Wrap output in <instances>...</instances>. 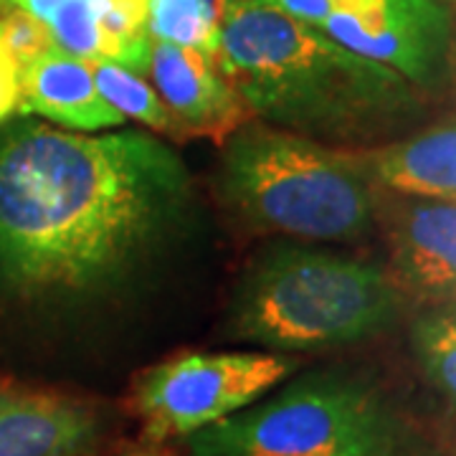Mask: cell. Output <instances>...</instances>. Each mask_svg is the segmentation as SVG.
<instances>
[{
  "mask_svg": "<svg viewBox=\"0 0 456 456\" xmlns=\"http://www.w3.org/2000/svg\"><path fill=\"white\" fill-rule=\"evenodd\" d=\"M175 134L228 137L246 125V104L216 56L167 41H150L147 74Z\"/></svg>",
  "mask_w": 456,
  "mask_h": 456,
  "instance_id": "ba28073f",
  "label": "cell"
},
{
  "mask_svg": "<svg viewBox=\"0 0 456 456\" xmlns=\"http://www.w3.org/2000/svg\"><path fill=\"white\" fill-rule=\"evenodd\" d=\"M188 165L142 130L23 122L0 134V292L89 310L125 294L188 233Z\"/></svg>",
  "mask_w": 456,
  "mask_h": 456,
  "instance_id": "6da1fadb",
  "label": "cell"
},
{
  "mask_svg": "<svg viewBox=\"0 0 456 456\" xmlns=\"http://www.w3.org/2000/svg\"><path fill=\"white\" fill-rule=\"evenodd\" d=\"M358 152L272 125H241L226 137L218 193L246 226L314 244L368 236L378 196Z\"/></svg>",
  "mask_w": 456,
  "mask_h": 456,
  "instance_id": "3957f363",
  "label": "cell"
},
{
  "mask_svg": "<svg viewBox=\"0 0 456 456\" xmlns=\"http://www.w3.org/2000/svg\"><path fill=\"white\" fill-rule=\"evenodd\" d=\"M411 347L424 375L456 403V312H428L411 327Z\"/></svg>",
  "mask_w": 456,
  "mask_h": 456,
  "instance_id": "2e32d148",
  "label": "cell"
},
{
  "mask_svg": "<svg viewBox=\"0 0 456 456\" xmlns=\"http://www.w3.org/2000/svg\"><path fill=\"white\" fill-rule=\"evenodd\" d=\"M401 312L398 281L370 261L274 244L251 261L228 307L239 340L277 353L355 345Z\"/></svg>",
  "mask_w": 456,
  "mask_h": 456,
  "instance_id": "277c9868",
  "label": "cell"
},
{
  "mask_svg": "<svg viewBox=\"0 0 456 456\" xmlns=\"http://www.w3.org/2000/svg\"><path fill=\"white\" fill-rule=\"evenodd\" d=\"M11 11H13L11 0H0V16H5V13H11Z\"/></svg>",
  "mask_w": 456,
  "mask_h": 456,
  "instance_id": "44dd1931",
  "label": "cell"
},
{
  "mask_svg": "<svg viewBox=\"0 0 456 456\" xmlns=\"http://www.w3.org/2000/svg\"><path fill=\"white\" fill-rule=\"evenodd\" d=\"M228 0H147V33L155 41L218 53Z\"/></svg>",
  "mask_w": 456,
  "mask_h": 456,
  "instance_id": "5bb4252c",
  "label": "cell"
},
{
  "mask_svg": "<svg viewBox=\"0 0 456 456\" xmlns=\"http://www.w3.org/2000/svg\"><path fill=\"white\" fill-rule=\"evenodd\" d=\"M320 31L416 89L439 82L452 46V20L441 0H332Z\"/></svg>",
  "mask_w": 456,
  "mask_h": 456,
  "instance_id": "52a82bcc",
  "label": "cell"
},
{
  "mask_svg": "<svg viewBox=\"0 0 456 456\" xmlns=\"http://www.w3.org/2000/svg\"><path fill=\"white\" fill-rule=\"evenodd\" d=\"M46 28L53 46L84 61H112L147 74V0H64Z\"/></svg>",
  "mask_w": 456,
  "mask_h": 456,
  "instance_id": "8fae6325",
  "label": "cell"
},
{
  "mask_svg": "<svg viewBox=\"0 0 456 456\" xmlns=\"http://www.w3.org/2000/svg\"><path fill=\"white\" fill-rule=\"evenodd\" d=\"M127 456H152V454H127Z\"/></svg>",
  "mask_w": 456,
  "mask_h": 456,
  "instance_id": "7402d4cb",
  "label": "cell"
},
{
  "mask_svg": "<svg viewBox=\"0 0 456 456\" xmlns=\"http://www.w3.org/2000/svg\"><path fill=\"white\" fill-rule=\"evenodd\" d=\"M188 454L411 456V434L373 383L325 368L193 434Z\"/></svg>",
  "mask_w": 456,
  "mask_h": 456,
  "instance_id": "5b68a950",
  "label": "cell"
},
{
  "mask_svg": "<svg viewBox=\"0 0 456 456\" xmlns=\"http://www.w3.org/2000/svg\"><path fill=\"white\" fill-rule=\"evenodd\" d=\"M297 370L274 353H188L140 375L134 411L150 441L191 439L256 403Z\"/></svg>",
  "mask_w": 456,
  "mask_h": 456,
  "instance_id": "8992f818",
  "label": "cell"
},
{
  "mask_svg": "<svg viewBox=\"0 0 456 456\" xmlns=\"http://www.w3.org/2000/svg\"><path fill=\"white\" fill-rule=\"evenodd\" d=\"M20 92H23V69L0 38V125L20 112Z\"/></svg>",
  "mask_w": 456,
  "mask_h": 456,
  "instance_id": "ac0fdd59",
  "label": "cell"
},
{
  "mask_svg": "<svg viewBox=\"0 0 456 456\" xmlns=\"http://www.w3.org/2000/svg\"><path fill=\"white\" fill-rule=\"evenodd\" d=\"M216 61L264 125L360 145L416 119V86L261 0H228Z\"/></svg>",
  "mask_w": 456,
  "mask_h": 456,
  "instance_id": "7a4b0ae2",
  "label": "cell"
},
{
  "mask_svg": "<svg viewBox=\"0 0 456 456\" xmlns=\"http://www.w3.org/2000/svg\"><path fill=\"white\" fill-rule=\"evenodd\" d=\"M64 0H11L13 11H20V13H28L36 20H41L44 26L49 23V18L53 16V11L61 5Z\"/></svg>",
  "mask_w": 456,
  "mask_h": 456,
  "instance_id": "ffe728a7",
  "label": "cell"
},
{
  "mask_svg": "<svg viewBox=\"0 0 456 456\" xmlns=\"http://www.w3.org/2000/svg\"><path fill=\"white\" fill-rule=\"evenodd\" d=\"M441 3H456V0H441Z\"/></svg>",
  "mask_w": 456,
  "mask_h": 456,
  "instance_id": "603a6c76",
  "label": "cell"
},
{
  "mask_svg": "<svg viewBox=\"0 0 456 456\" xmlns=\"http://www.w3.org/2000/svg\"><path fill=\"white\" fill-rule=\"evenodd\" d=\"M391 208V254L398 287L428 297H456V203L403 198Z\"/></svg>",
  "mask_w": 456,
  "mask_h": 456,
  "instance_id": "30bf717a",
  "label": "cell"
},
{
  "mask_svg": "<svg viewBox=\"0 0 456 456\" xmlns=\"http://www.w3.org/2000/svg\"><path fill=\"white\" fill-rule=\"evenodd\" d=\"M20 112L71 132H104L127 119L99 94L92 64L56 46L23 66Z\"/></svg>",
  "mask_w": 456,
  "mask_h": 456,
  "instance_id": "7c38bea8",
  "label": "cell"
},
{
  "mask_svg": "<svg viewBox=\"0 0 456 456\" xmlns=\"http://www.w3.org/2000/svg\"><path fill=\"white\" fill-rule=\"evenodd\" d=\"M104 421L77 395L0 380V456H89Z\"/></svg>",
  "mask_w": 456,
  "mask_h": 456,
  "instance_id": "9c48e42d",
  "label": "cell"
},
{
  "mask_svg": "<svg viewBox=\"0 0 456 456\" xmlns=\"http://www.w3.org/2000/svg\"><path fill=\"white\" fill-rule=\"evenodd\" d=\"M89 64L94 71L99 94L125 119H132L155 132L175 134V125L170 114L158 97L155 86L147 82L142 74L132 71L127 66L112 64V61H89Z\"/></svg>",
  "mask_w": 456,
  "mask_h": 456,
  "instance_id": "9a60e30c",
  "label": "cell"
},
{
  "mask_svg": "<svg viewBox=\"0 0 456 456\" xmlns=\"http://www.w3.org/2000/svg\"><path fill=\"white\" fill-rule=\"evenodd\" d=\"M0 38L8 46V51L16 56L20 69L31 64L41 53L53 49L49 28L41 20H36L28 13H20V11H11V13L0 16Z\"/></svg>",
  "mask_w": 456,
  "mask_h": 456,
  "instance_id": "e0dca14e",
  "label": "cell"
},
{
  "mask_svg": "<svg viewBox=\"0 0 456 456\" xmlns=\"http://www.w3.org/2000/svg\"><path fill=\"white\" fill-rule=\"evenodd\" d=\"M358 160L378 191L456 203V119L358 152Z\"/></svg>",
  "mask_w": 456,
  "mask_h": 456,
  "instance_id": "4fadbf2b",
  "label": "cell"
},
{
  "mask_svg": "<svg viewBox=\"0 0 456 456\" xmlns=\"http://www.w3.org/2000/svg\"><path fill=\"white\" fill-rule=\"evenodd\" d=\"M261 3H269L281 13L297 18L302 23H310L314 28H320V23L332 8V0H261Z\"/></svg>",
  "mask_w": 456,
  "mask_h": 456,
  "instance_id": "d6986e66",
  "label": "cell"
}]
</instances>
